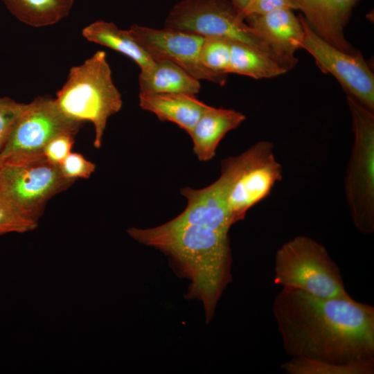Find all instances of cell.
<instances>
[{
	"mask_svg": "<svg viewBox=\"0 0 374 374\" xmlns=\"http://www.w3.org/2000/svg\"><path fill=\"white\" fill-rule=\"evenodd\" d=\"M272 312L291 357L374 366L373 306L350 296L325 298L282 287Z\"/></svg>",
	"mask_w": 374,
	"mask_h": 374,
	"instance_id": "cell-1",
	"label": "cell"
},
{
	"mask_svg": "<svg viewBox=\"0 0 374 374\" xmlns=\"http://www.w3.org/2000/svg\"><path fill=\"white\" fill-rule=\"evenodd\" d=\"M127 233L136 241L169 257L176 271L190 283L186 298L202 303L206 321L209 322L232 281L229 231L171 220L153 228L131 227Z\"/></svg>",
	"mask_w": 374,
	"mask_h": 374,
	"instance_id": "cell-2",
	"label": "cell"
},
{
	"mask_svg": "<svg viewBox=\"0 0 374 374\" xmlns=\"http://www.w3.org/2000/svg\"><path fill=\"white\" fill-rule=\"evenodd\" d=\"M55 100L67 117L81 123H92L93 145L100 148L108 118L123 105L105 52L98 51L82 64L71 67Z\"/></svg>",
	"mask_w": 374,
	"mask_h": 374,
	"instance_id": "cell-3",
	"label": "cell"
},
{
	"mask_svg": "<svg viewBox=\"0 0 374 374\" xmlns=\"http://www.w3.org/2000/svg\"><path fill=\"white\" fill-rule=\"evenodd\" d=\"M274 283L319 297L350 296L339 267L325 247L304 235L290 240L276 251Z\"/></svg>",
	"mask_w": 374,
	"mask_h": 374,
	"instance_id": "cell-4",
	"label": "cell"
},
{
	"mask_svg": "<svg viewBox=\"0 0 374 374\" xmlns=\"http://www.w3.org/2000/svg\"><path fill=\"white\" fill-rule=\"evenodd\" d=\"M353 118L354 143L345 179V194L355 226L374 232V114L347 95Z\"/></svg>",
	"mask_w": 374,
	"mask_h": 374,
	"instance_id": "cell-5",
	"label": "cell"
},
{
	"mask_svg": "<svg viewBox=\"0 0 374 374\" xmlns=\"http://www.w3.org/2000/svg\"><path fill=\"white\" fill-rule=\"evenodd\" d=\"M81 124L64 114L55 98L37 97L26 104L13 123L0 151L2 162H24L43 157L50 141L62 134L75 135Z\"/></svg>",
	"mask_w": 374,
	"mask_h": 374,
	"instance_id": "cell-6",
	"label": "cell"
},
{
	"mask_svg": "<svg viewBox=\"0 0 374 374\" xmlns=\"http://www.w3.org/2000/svg\"><path fill=\"white\" fill-rule=\"evenodd\" d=\"M164 28L245 43L274 56L230 0H181L170 9Z\"/></svg>",
	"mask_w": 374,
	"mask_h": 374,
	"instance_id": "cell-7",
	"label": "cell"
},
{
	"mask_svg": "<svg viewBox=\"0 0 374 374\" xmlns=\"http://www.w3.org/2000/svg\"><path fill=\"white\" fill-rule=\"evenodd\" d=\"M73 181L45 157L24 162H2L0 166V196L36 221L47 201Z\"/></svg>",
	"mask_w": 374,
	"mask_h": 374,
	"instance_id": "cell-8",
	"label": "cell"
},
{
	"mask_svg": "<svg viewBox=\"0 0 374 374\" xmlns=\"http://www.w3.org/2000/svg\"><path fill=\"white\" fill-rule=\"evenodd\" d=\"M299 18L303 29L301 48L313 57L322 72L332 74L348 95L373 112L374 75L362 53L338 49L318 35L302 15Z\"/></svg>",
	"mask_w": 374,
	"mask_h": 374,
	"instance_id": "cell-9",
	"label": "cell"
},
{
	"mask_svg": "<svg viewBox=\"0 0 374 374\" xmlns=\"http://www.w3.org/2000/svg\"><path fill=\"white\" fill-rule=\"evenodd\" d=\"M128 30L153 60L170 61L199 81L225 84L227 75L215 73L201 62L204 37L182 30L156 29L138 24L132 25Z\"/></svg>",
	"mask_w": 374,
	"mask_h": 374,
	"instance_id": "cell-10",
	"label": "cell"
},
{
	"mask_svg": "<svg viewBox=\"0 0 374 374\" xmlns=\"http://www.w3.org/2000/svg\"><path fill=\"white\" fill-rule=\"evenodd\" d=\"M282 166L271 150L238 176L227 200L228 211L233 224L243 220L249 208L270 193L275 184L282 179Z\"/></svg>",
	"mask_w": 374,
	"mask_h": 374,
	"instance_id": "cell-11",
	"label": "cell"
},
{
	"mask_svg": "<svg viewBox=\"0 0 374 374\" xmlns=\"http://www.w3.org/2000/svg\"><path fill=\"white\" fill-rule=\"evenodd\" d=\"M244 20L271 48L274 56L288 71L297 62L294 54L301 48L303 29L292 10L280 8L251 15Z\"/></svg>",
	"mask_w": 374,
	"mask_h": 374,
	"instance_id": "cell-12",
	"label": "cell"
},
{
	"mask_svg": "<svg viewBox=\"0 0 374 374\" xmlns=\"http://www.w3.org/2000/svg\"><path fill=\"white\" fill-rule=\"evenodd\" d=\"M359 0H293L312 30L338 49L355 53L358 51L346 39L344 28Z\"/></svg>",
	"mask_w": 374,
	"mask_h": 374,
	"instance_id": "cell-13",
	"label": "cell"
},
{
	"mask_svg": "<svg viewBox=\"0 0 374 374\" xmlns=\"http://www.w3.org/2000/svg\"><path fill=\"white\" fill-rule=\"evenodd\" d=\"M181 194L186 198L187 206L172 220L175 222L225 231L233 224L227 208V193L217 181L202 189L183 188Z\"/></svg>",
	"mask_w": 374,
	"mask_h": 374,
	"instance_id": "cell-14",
	"label": "cell"
},
{
	"mask_svg": "<svg viewBox=\"0 0 374 374\" xmlns=\"http://www.w3.org/2000/svg\"><path fill=\"white\" fill-rule=\"evenodd\" d=\"M139 105L160 121L175 123L188 134L209 107L188 93H139Z\"/></svg>",
	"mask_w": 374,
	"mask_h": 374,
	"instance_id": "cell-15",
	"label": "cell"
},
{
	"mask_svg": "<svg viewBox=\"0 0 374 374\" xmlns=\"http://www.w3.org/2000/svg\"><path fill=\"white\" fill-rule=\"evenodd\" d=\"M245 119V116L238 111L209 106L189 134L197 159L202 161L212 159L226 134L237 128Z\"/></svg>",
	"mask_w": 374,
	"mask_h": 374,
	"instance_id": "cell-16",
	"label": "cell"
},
{
	"mask_svg": "<svg viewBox=\"0 0 374 374\" xmlns=\"http://www.w3.org/2000/svg\"><path fill=\"white\" fill-rule=\"evenodd\" d=\"M139 85L140 93H148L195 95L201 89L199 80L168 60H154L150 66L141 70Z\"/></svg>",
	"mask_w": 374,
	"mask_h": 374,
	"instance_id": "cell-17",
	"label": "cell"
},
{
	"mask_svg": "<svg viewBox=\"0 0 374 374\" xmlns=\"http://www.w3.org/2000/svg\"><path fill=\"white\" fill-rule=\"evenodd\" d=\"M88 41L107 46L134 60L141 70L154 62L151 56L139 44L128 30H122L112 23L103 20L94 21L82 31Z\"/></svg>",
	"mask_w": 374,
	"mask_h": 374,
	"instance_id": "cell-18",
	"label": "cell"
},
{
	"mask_svg": "<svg viewBox=\"0 0 374 374\" xmlns=\"http://www.w3.org/2000/svg\"><path fill=\"white\" fill-rule=\"evenodd\" d=\"M287 71L271 54L245 43L231 41L229 73L262 79L276 77Z\"/></svg>",
	"mask_w": 374,
	"mask_h": 374,
	"instance_id": "cell-19",
	"label": "cell"
},
{
	"mask_svg": "<svg viewBox=\"0 0 374 374\" xmlns=\"http://www.w3.org/2000/svg\"><path fill=\"white\" fill-rule=\"evenodd\" d=\"M17 19L30 26L54 25L70 14L75 0H1Z\"/></svg>",
	"mask_w": 374,
	"mask_h": 374,
	"instance_id": "cell-20",
	"label": "cell"
},
{
	"mask_svg": "<svg viewBox=\"0 0 374 374\" xmlns=\"http://www.w3.org/2000/svg\"><path fill=\"white\" fill-rule=\"evenodd\" d=\"M288 374H373L374 366L340 365L304 358L291 359L281 365Z\"/></svg>",
	"mask_w": 374,
	"mask_h": 374,
	"instance_id": "cell-21",
	"label": "cell"
},
{
	"mask_svg": "<svg viewBox=\"0 0 374 374\" xmlns=\"http://www.w3.org/2000/svg\"><path fill=\"white\" fill-rule=\"evenodd\" d=\"M231 41L222 37H205L200 53L202 64L218 74H229Z\"/></svg>",
	"mask_w": 374,
	"mask_h": 374,
	"instance_id": "cell-22",
	"label": "cell"
},
{
	"mask_svg": "<svg viewBox=\"0 0 374 374\" xmlns=\"http://www.w3.org/2000/svg\"><path fill=\"white\" fill-rule=\"evenodd\" d=\"M37 226V221L26 217L0 196V236L32 231Z\"/></svg>",
	"mask_w": 374,
	"mask_h": 374,
	"instance_id": "cell-23",
	"label": "cell"
},
{
	"mask_svg": "<svg viewBox=\"0 0 374 374\" xmlns=\"http://www.w3.org/2000/svg\"><path fill=\"white\" fill-rule=\"evenodd\" d=\"M59 167L65 177L74 181L78 178H89L96 169V165L81 154L71 152Z\"/></svg>",
	"mask_w": 374,
	"mask_h": 374,
	"instance_id": "cell-24",
	"label": "cell"
},
{
	"mask_svg": "<svg viewBox=\"0 0 374 374\" xmlns=\"http://www.w3.org/2000/svg\"><path fill=\"white\" fill-rule=\"evenodd\" d=\"M25 106L10 98H0V151L13 123Z\"/></svg>",
	"mask_w": 374,
	"mask_h": 374,
	"instance_id": "cell-25",
	"label": "cell"
},
{
	"mask_svg": "<svg viewBox=\"0 0 374 374\" xmlns=\"http://www.w3.org/2000/svg\"><path fill=\"white\" fill-rule=\"evenodd\" d=\"M74 136L71 134H62L54 137L44 148V157L49 161L59 166L71 152Z\"/></svg>",
	"mask_w": 374,
	"mask_h": 374,
	"instance_id": "cell-26",
	"label": "cell"
},
{
	"mask_svg": "<svg viewBox=\"0 0 374 374\" xmlns=\"http://www.w3.org/2000/svg\"><path fill=\"white\" fill-rule=\"evenodd\" d=\"M280 8L296 10V6L293 0H249L240 17L244 20L251 15L265 14Z\"/></svg>",
	"mask_w": 374,
	"mask_h": 374,
	"instance_id": "cell-27",
	"label": "cell"
},
{
	"mask_svg": "<svg viewBox=\"0 0 374 374\" xmlns=\"http://www.w3.org/2000/svg\"><path fill=\"white\" fill-rule=\"evenodd\" d=\"M230 1L238 10L240 12V13L245 8L249 0H230Z\"/></svg>",
	"mask_w": 374,
	"mask_h": 374,
	"instance_id": "cell-28",
	"label": "cell"
},
{
	"mask_svg": "<svg viewBox=\"0 0 374 374\" xmlns=\"http://www.w3.org/2000/svg\"><path fill=\"white\" fill-rule=\"evenodd\" d=\"M1 163H2V158L0 153V166L1 165Z\"/></svg>",
	"mask_w": 374,
	"mask_h": 374,
	"instance_id": "cell-29",
	"label": "cell"
}]
</instances>
